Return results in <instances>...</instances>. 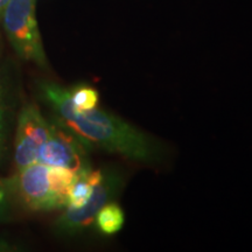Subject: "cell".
<instances>
[{
    "label": "cell",
    "instance_id": "1",
    "mask_svg": "<svg viewBox=\"0 0 252 252\" xmlns=\"http://www.w3.org/2000/svg\"><path fill=\"white\" fill-rule=\"evenodd\" d=\"M40 89L43 98L56 112V122L89 147L94 145L145 163L161 159L159 144L122 118L97 108L78 111L71 100L70 90L56 83L43 82Z\"/></svg>",
    "mask_w": 252,
    "mask_h": 252
},
{
    "label": "cell",
    "instance_id": "2",
    "mask_svg": "<svg viewBox=\"0 0 252 252\" xmlns=\"http://www.w3.org/2000/svg\"><path fill=\"white\" fill-rule=\"evenodd\" d=\"M2 25L17 54L47 67V58L35 18V0H11L2 12Z\"/></svg>",
    "mask_w": 252,
    "mask_h": 252
},
{
    "label": "cell",
    "instance_id": "3",
    "mask_svg": "<svg viewBox=\"0 0 252 252\" xmlns=\"http://www.w3.org/2000/svg\"><path fill=\"white\" fill-rule=\"evenodd\" d=\"M123 186V179L113 169H104L100 181L94 186L88 202L81 208H69L59 217L55 230L59 235L74 236L84 231L94 222L96 215L109 203Z\"/></svg>",
    "mask_w": 252,
    "mask_h": 252
},
{
    "label": "cell",
    "instance_id": "4",
    "mask_svg": "<svg viewBox=\"0 0 252 252\" xmlns=\"http://www.w3.org/2000/svg\"><path fill=\"white\" fill-rule=\"evenodd\" d=\"M87 147L77 135L56 122L50 124L49 137L39 151L37 162L81 173L90 168Z\"/></svg>",
    "mask_w": 252,
    "mask_h": 252
},
{
    "label": "cell",
    "instance_id": "5",
    "mask_svg": "<svg viewBox=\"0 0 252 252\" xmlns=\"http://www.w3.org/2000/svg\"><path fill=\"white\" fill-rule=\"evenodd\" d=\"M21 203L33 212H50L64 208L49 180V166L34 162L19 171L13 184Z\"/></svg>",
    "mask_w": 252,
    "mask_h": 252
},
{
    "label": "cell",
    "instance_id": "6",
    "mask_svg": "<svg viewBox=\"0 0 252 252\" xmlns=\"http://www.w3.org/2000/svg\"><path fill=\"white\" fill-rule=\"evenodd\" d=\"M50 124L34 105H26L18 119L14 160L18 171L37 161L39 151L48 139Z\"/></svg>",
    "mask_w": 252,
    "mask_h": 252
},
{
    "label": "cell",
    "instance_id": "7",
    "mask_svg": "<svg viewBox=\"0 0 252 252\" xmlns=\"http://www.w3.org/2000/svg\"><path fill=\"white\" fill-rule=\"evenodd\" d=\"M104 169H97L93 171L89 168L87 171L78 173L76 180L72 184L70 190L68 194V204L69 208H81L88 202L91 194H93L94 186H96L102 179ZM65 207V208H67Z\"/></svg>",
    "mask_w": 252,
    "mask_h": 252
},
{
    "label": "cell",
    "instance_id": "8",
    "mask_svg": "<svg viewBox=\"0 0 252 252\" xmlns=\"http://www.w3.org/2000/svg\"><path fill=\"white\" fill-rule=\"evenodd\" d=\"M96 225L104 235H115L125 223V214L117 203H106L96 215Z\"/></svg>",
    "mask_w": 252,
    "mask_h": 252
},
{
    "label": "cell",
    "instance_id": "9",
    "mask_svg": "<svg viewBox=\"0 0 252 252\" xmlns=\"http://www.w3.org/2000/svg\"><path fill=\"white\" fill-rule=\"evenodd\" d=\"M71 100L78 111L97 108L99 100L98 91L88 86H80L70 90Z\"/></svg>",
    "mask_w": 252,
    "mask_h": 252
},
{
    "label": "cell",
    "instance_id": "10",
    "mask_svg": "<svg viewBox=\"0 0 252 252\" xmlns=\"http://www.w3.org/2000/svg\"><path fill=\"white\" fill-rule=\"evenodd\" d=\"M9 212V184L0 180V220H4Z\"/></svg>",
    "mask_w": 252,
    "mask_h": 252
},
{
    "label": "cell",
    "instance_id": "11",
    "mask_svg": "<svg viewBox=\"0 0 252 252\" xmlns=\"http://www.w3.org/2000/svg\"><path fill=\"white\" fill-rule=\"evenodd\" d=\"M4 121H5V99H4V94H2V89L0 88V132H1L2 127H4Z\"/></svg>",
    "mask_w": 252,
    "mask_h": 252
},
{
    "label": "cell",
    "instance_id": "12",
    "mask_svg": "<svg viewBox=\"0 0 252 252\" xmlns=\"http://www.w3.org/2000/svg\"><path fill=\"white\" fill-rule=\"evenodd\" d=\"M9 1H11V0H0V15H2V12H4L5 7L7 6Z\"/></svg>",
    "mask_w": 252,
    "mask_h": 252
},
{
    "label": "cell",
    "instance_id": "13",
    "mask_svg": "<svg viewBox=\"0 0 252 252\" xmlns=\"http://www.w3.org/2000/svg\"><path fill=\"white\" fill-rule=\"evenodd\" d=\"M1 146H2V133L0 132V153H1Z\"/></svg>",
    "mask_w": 252,
    "mask_h": 252
}]
</instances>
